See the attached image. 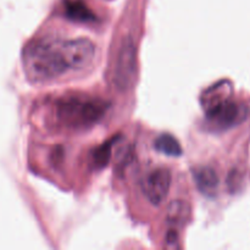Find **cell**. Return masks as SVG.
Wrapping results in <instances>:
<instances>
[{"label": "cell", "instance_id": "obj_1", "mask_svg": "<svg viewBox=\"0 0 250 250\" xmlns=\"http://www.w3.org/2000/svg\"><path fill=\"white\" fill-rule=\"evenodd\" d=\"M26 72L33 81H46L58 77L67 70L58 43L36 42L27 45L23 53Z\"/></svg>", "mask_w": 250, "mask_h": 250}, {"label": "cell", "instance_id": "obj_2", "mask_svg": "<svg viewBox=\"0 0 250 250\" xmlns=\"http://www.w3.org/2000/svg\"><path fill=\"white\" fill-rule=\"evenodd\" d=\"M106 111V103L99 99L65 98L56 105V115L62 124L82 127L95 124Z\"/></svg>", "mask_w": 250, "mask_h": 250}, {"label": "cell", "instance_id": "obj_3", "mask_svg": "<svg viewBox=\"0 0 250 250\" xmlns=\"http://www.w3.org/2000/svg\"><path fill=\"white\" fill-rule=\"evenodd\" d=\"M137 75V51L134 42L126 38L120 48L115 66V85L120 90H127L133 85Z\"/></svg>", "mask_w": 250, "mask_h": 250}, {"label": "cell", "instance_id": "obj_4", "mask_svg": "<svg viewBox=\"0 0 250 250\" xmlns=\"http://www.w3.org/2000/svg\"><path fill=\"white\" fill-rule=\"evenodd\" d=\"M61 54L68 68L82 70L93 61L95 56V45L85 38L59 42Z\"/></svg>", "mask_w": 250, "mask_h": 250}, {"label": "cell", "instance_id": "obj_5", "mask_svg": "<svg viewBox=\"0 0 250 250\" xmlns=\"http://www.w3.org/2000/svg\"><path fill=\"white\" fill-rule=\"evenodd\" d=\"M246 116L247 109L243 105L229 102L226 98L208 107V119L220 128H229L239 124L246 119Z\"/></svg>", "mask_w": 250, "mask_h": 250}, {"label": "cell", "instance_id": "obj_6", "mask_svg": "<svg viewBox=\"0 0 250 250\" xmlns=\"http://www.w3.org/2000/svg\"><path fill=\"white\" fill-rule=\"evenodd\" d=\"M171 187V173L166 168H156L149 173L142 182V189L149 203L163 204Z\"/></svg>", "mask_w": 250, "mask_h": 250}, {"label": "cell", "instance_id": "obj_7", "mask_svg": "<svg viewBox=\"0 0 250 250\" xmlns=\"http://www.w3.org/2000/svg\"><path fill=\"white\" fill-rule=\"evenodd\" d=\"M193 176H194L197 187L199 188L203 194L214 195L217 192L220 181L219 176L214 168L209 167V166L199 167L194 171Z\"/></svg>", "mask_w": 250, "mask_h": 250}, {"label": "cell", "instance_id": "obj_8", "mask_svg": "<svg viewBox=\"0 0 250 250\" xmlns=\"http://www.w3.org/2000/svg\"><path fill=\"white\" fill-rule=\"evenodd\" d=\"M190 216V207L186 202L176 200L167 208L166 221L172 226H183Z\"/></svg>", "mask_w": 250, "mask_h": 250}, {"label": "cell", "instance_id": "obj_9", "mask_svg": "<svg viewBox=\"0 0 250 250\" xmlns=\"http://www.w3.org/2000/svg\"><path fill=\"white\" fill-rule=\"evenodd\" d=\"M65 11L66 16L73 21L90 22L95 20V15L81 0H66Z\"/></svg>", "mask_w": 250, "mask_h": 250}, {"label": "cell", "instance_id": "obj_10", "mask_svg": "<svg viewBox=\"0 0 250 250\" xmlns=\"http://www.w3.org/2000/svg\"><path fill=\"white\" fill-rule=\"evenodd\" d=\"M154 146L160 153L165 154V155L180 156L182 154V146H180L177 139L171 134H161L160 137L156 138Z\"/></svg>", "mask_w": 250, "mask_h": 250}, {"label": "cell", "instance_id": "obj_11", "mask_svg": "<svg viewBox=\"0 0 250 250\" xmlns=\"http://www.w3.org/2000/svg\"><path fill=\"white\" fill-rule=\"evenodd\" d=\"M111 148L112 143L111 142H107V143L103 144L102 146H99L94 151V154H93V161H94L97 167H103V166L107 165V163L110 160V156H111Z\"/></svg>", "mask_w": 250, "mask_h": 250}, {"label": "cell", "instance_id": "obj_12", "mask_svg": "<svg viewBox=\"0 0 250 250\" xmlns=\"http://www.w3.org/2000/svg\"><path fill=\"white\" fill-rule=\"evenodd\" d=\"M166 243L168 247H177L178 243V236L176 229H170L166 234Z\"/></svg>", "mask_w": 250, "mask_h": 250}]
</instances>
